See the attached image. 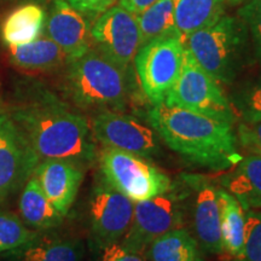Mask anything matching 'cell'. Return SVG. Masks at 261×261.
Here are the masks:
<instances>
[{"mask_svg":"<svg viewBox=\"0 0 261 261\" xmlns=\"http://www.w3.org/2000/svg\"><path fill=\"white\" fill-rule=\"evenodd\" d=\"M8 114L40 160L65 159L85 168L96 161L90 122L50 91L38 85L19 86Z\"/></svg>","mask_w":261,"mask_h":261,"instance_id":"obj_1","label":"cell"},{"mask_svg":"<svg viewBox=\"0 0 261 261\" xmlns=\"http://www.w3.org/2000/svg\"><path fill=\"white\" fill-rule=\"evenodd\" d=\"M148 122L173 151L196 165L225 169L243 158L237 150L233 123L165 103L152 106Z\"/></svg>","mask_w":261,"mask_h":261,"instance_id":"obj_2","label":"cell"},{"mask_svg":"<svg viewBox=\"0 0 261 261\" xmlns=\"http://www.w3.org/2000/svg\"><path fill=\"white\" fill-rule=\"evenodd\" d=\"M64 91L83 109L122 110L129 98L127 69L91 47L67 62Z\"/></svg>","mask_w":261,"mask_h":261,"instance_id":"obj_3","label":"cell"},{"mask_svg":"<svg viewBox=\"0 0 261 261\" xmlns=\"http://www.w3.org/2000/svg\"><path fill=\"white\" fill-rule=\"evenodd\" d=\"M249 33L240 16H220L184 39L185 48L218 84H231L240 73Z\"/></svg>","mask_w":261,"mask_h":261,"instance_id":"obj_4","label":"cell"},{"mask_svg":"<svg viewBox=\"0 0 261 261\" xmlns=\"http://www.w3.org/2000/svg\"><path fill=\"white\" fill-rule=\"evenodd\" d=\"M100 172L112 187L133 202L145 201L172 190V180L148 159L104 148L99 154Z\"/></svg>","mask_w":261,"mask_h":261,"instance_id":"obj_5","label":"cell"},{"mask_svg":"<svg viewBox=\"0 0 261 261\" xmlns=\"http://www.w3.org/2000/svg\"><path fill=\"white\" fill-rule=\"evenodd\" d=\"M184 54V39L180 35L154 39L142 45L136 54L133 63L140 87L152 106L165 102L177 83Z\"/></svg>","mask_w":261,"mask_h":261,"instance_id":"obj_6","label":"cell"},{"mask_svg":"<svg viewBox=\"0 0 261 261\" xmlns=\"http://www.w3.org/2000/svg\"><path fill=\"white\" fill-rule=\"evenodd\" d=\"M163 103L168 107L181 108L230 123L236 120L233 108L225 97L219 84L202 69L187 48L177 83Z\"/></svg>","mask_w":261,"mask_h":261,"instance_id":"obj_7","label":"cell"},{"mask_svg":"<svg viewBox=\"0 0 261 261\" xmlns=\"http://www.w3.org/2000/svg\"><path fill=\"white\" fill-rule=\"evenodd\" d=\"M41 160L8 113H0V204L22 190Z\"/></svg>","mask_w":261,"mask_h":261,"instance_id":"obj_8","label":"cell"},{"mask_svg":"<svg viewBox=\"0 0 261 261\" xmlns=\"http://www.w3.org/2000/svg\"><path fill=\"white\" fill-rule=\"evenodd\" d=\"M92 46L114 63L127 69L142 46L137 16L120 5H113L91 25Z\"/></svg>","mask_w":261,"mask_h":261,"instance_id":"obj_9","label":"cell"},{"mask_svg":"<svg viewBox=\"0 0 261 261\" xmlns=\"http://www.w3.org/2000/svg\"><path fill=\"white\" fill-rule=\"evenodd\" d=\"M135 202L108 182L98 179L89 203L91 232L98 248L120 242L133 219Z\"/></svg>","mask_w":261,"mask_h":261,"instance_id":"obj_10","label":"cell"},{"mask_svg":"<svg viewBox=\"0 0 261 261\" xmlns=\"http://www.w3.org/2000/svg\"><path fill=\"white\" fill-rule=\"evenodd\" d=\"M94 139L112 148L150 159L160 152L158 136L135 117L115 110H100L90 121Z\"/></svg>","mask_w":261,"mask_h":261,"instance_id":"obj_11","label":"cell"},{"mask_svg":"<svg viewBox=\"0 0 261 261\" xmlns=\"http://www.w3.org/2000/svg\"><path fill=\"white\" fill-rule=\"evenodd\" d=\"M181 224L180 204L174 195L166 192L150 200L135 202L132 223L120 243L133 252L144 254L152 241L180 227Z\"/></svg>","mask_w":261,"mask_h":261,"instance_id":"obj_12","label":"cell"},{"mask_svg":"<svg viewBox=\"0 0 261 261\" xmlns=\"http://www.w3.org/2000/svg\"><path fill=\"white\" fill-rule=\"evenodd\" d=\"M44 29L47 38L67 55L68 61L80 57L92 47L87 16L77 11L67 0L52 2Z\"/></svg>","mask_w":261,"mask_h":261,"instance_id":"obj_13","label":"cell"},{"mask_svg":"<svg viewBox=\"0 0 261 261\" xmlns=\"http://www.w3.org/2000/svg\"><path fill=\"white\" fill-rule=\"evenodd\" d=\"M33 175L54 207L63 217L69 213L83 184L85 167L70 160L44 159Z\"/></svg>","mask_w":261,"mask_h":261,"instance_id":"obj_14","label":"cell"},{"mask_svg":"<svg viewBox=\"0 0 261 261\" xmlns=\"http://www.w3.org/2000/svg\"><path fill=\"white\" fill-rule=\"evenodd\" d=\"M84 253V244L77 238L45 231L0 254V261H83Z\"/></svg>","mask_w":261,"mask_h":261,"instance_id":"obj_15","label":"cell"},{"mask_svg":"<svg viewBox=\"0 0 261 261\" xmlns=\"http://www.w3.org/2000/svg\"><path fill=\"white\" fill-rule=\"evenodd\" d=\"M194 228L197 243L204 250L213 254L224 253L218 192L210 184H202L197 189L194 203Z\"/></svg>","mask_w":261,"mask_h":261,"instance_id":"obj_16","label":"cell"},{"mask_svg":"<svg viewBox=\"0 0 261 261\" xmlns=\"http://www.w3.org/2000/svg\"><path fill=\"white\" fill-rule=\"evenodd\" d=\"M18 208L21 220L35 232L55 230L62 224L64 218L44 194L34 175H32L22 188Z\"/></svg>","mask_w":261,"mask_h":261,"instance_id":"obj_17","label":"cell"},{"mask_svg":"<svg viewBox=\"0 0 261 261\" xmlns=\"http://www.w3.org/2000/svg\"><path fill=\"white\" fill-rule=\"evenodd\" d=\"M225 190L237 198L244 211L261 208V156L249 154L223 178Z\"/></svg>","mask_w":261,"mask_h":261,"instance_id":"obj_18","label":"cell"},{"mask_svg":"<svg viewBox=\"0 0 261 261\" xmlns=\"http://www.w3.org/2000/svg\"><path fill=\"white\" fill-rule=\"evenodd\" d=\"M10 62L19 69L48 71L67 64L68 57L56 42L47 37L17 46H8Z\"/></svg>","mask_w":261,"mask_h":261,"instance_id":"obj_19","label":"cell"},{"mask_svg":"<svg viewBox=\"0 0 261 261\" xmlns=\"http://www.w3.org/2000/svg\"><path fill=\"white\" fill-rule=\"evenodd\" d=\"M217 192L224 252L238 260L242 256L246 242V211L228 191L218 189Z\"/></svg>","mask_w":261,"mask_h":261,"instance_id":"obj_20","label":"cell"},{"mask_svg":"<svg viewBox=\"0 0 261 261\" xmlns=\"http://www.w3.org/2000/svg\"><path fill=\"white\" fill-rule=\"evenodd\" d=\"M225 0H174V24L182 39L224 15Z\"/></svg>","mask_w":261,"mask_h":261,"instance_id":"obj_21","label":"cell"},{"mask_svg":"<svg viewBox=\"0 0 261 261\" xmlns=\"http://www.w3.org/2000/svg\"><path fill=\"white\" fill-rule=\"evenodd\" d=\"M46 16L41 6L27 4L11 12L2 25L3 41L8 46H17L34 41L41 35Z\"/></svg>","mask_w":261,"mask_h":261,"instance_id":"obj_22","label":"cell"},{"mask_svg":"<svg viewBox=\"0 0 261 261\" xmlns=\"http://www.w3.org/2000/svg\"><path fill=\"white\" fill-rule=\"evenodd\" d=\"M150 261H203L197 241L185 228L168 231L149 246Z\"/></svg>","mask_w":261,"mask_h":261,"instance_id":"obj_23","label":"cell"},{"mask_svg":"<svg viewBox=\"0 0 261 261\" xmlns=\"http://www.w3.org/2000/svg\"><path fill=\"white\" fill-rule=\"evenodd\" d=\"M142 45L166 35H179L174 24V0H156L137 16Z\"/></svg>","mask_w":261,"mask_h":261,"instance_id":"obj_24","label":"cell"},{"mask_svg":"<svg viewBox=\"0 0 261 261\" xmlns=\"http://www.w3.org/2000/svg\"><path fill=\"white\" fill-rule=\"evenodd\" d=\"M35 233L17 215L0 210V254L21 246L34 237Z\"/></svg>","mask_w":261,"mask_h":261,"instance_id":"obj_25","label":"cell"},{"mask_svg":"<svg viewBox=\"0 0 261 261\" xmlns=\"http://www.w3.org/2000/svg\"><path fill=\"white\" fill-rule=\"evenodd\" d=\"M237 261H261V212L246 211V242Z\"/></svg>","mask_w":261,"mask_h":261,"instance_id":"obj_26","label":"cell"},{"mask_svg":"<svg viewBox=\"0 0 261 261\" xmlns=\"http://www.w3.org/2000/svg\"><path fill=\"white\" fill-rule=\"evenodd\" d=\"M234 106L242 119L261 117V76L255 83L248 85L236 94Z\"/></svg>","mask_w":261,"mask_h":261,"instance_id":"obj_27","label":"cell"},{"mask_svg":"<svg viewBox=\"0 0 261 261\" xmlns=\"http://www.w3.org/2000/svg\"><path fill=\"white\" fill-rule=\"evenodd\" d=\"M238 16L246 23L256 56L261 62V0H249L238 10Z\"/></svg>","mask_w":261,"mask_h":261,"instance_id":"obj_28","label":"cell"},{"mask_svg":"<svg viewBox=\"0 0 261 261\" xmlns=\"http://www.w3.org/2000/svg\"><path fill=\"white\" fill-rule=\"evenodd\" d=\"M236 137L249 154L261 156V117L242 119L238 125Z\"/></svg>","mask_w":261,"mask_h":261,"instance_id":"obj_29","label":"cell"},{"mask_svg":"<svg viewBox=\"0 0 261 261\" xmlns=\"http://www.w3.org/2000/svg\"><path fill=\"white\" fill-rule=\"evenodd\" d=\"M99 250L97 261H150L143 253L133 252L120 242L107 244Z\"/></svg>","mask_w":261,"mask_h":261,"instance_id":"obj_30","label":"cell"},{"mask_svg":"<svg viewBox=\"0 0 261 261\" xmlns=\"http://www.w3.org/2000/svg\"><path fill=\"white\" fill-rule=\"evenodd\" d=\"M69 4L86 16H99L114 5L115 0H67Z\"/></svg>","mask_w":261,"mask_h":261,"instance_id":"obj_31","label":"cell"},{"mask_svg":"<svg viewBox=\"0 0 261 261\" xmlns=\"http://www.w3.org/2000/svg\"><path fill=\"white\" fill-rule=\"evenodd\" d=\"M156 0H119V5L129 11L130 14L138 16L145 11L150 5H152Z\"/></svg>","mask_w":261,"mask_h":261,"instance_id":"obj_32","label":"cell"},{"mask_svg":"<svg viewBox=\"0 0 261 261\" xmlns=\"http://www.w3.org/2000/svg\"><path fill=\"white\" fill-rule=\"evenodd\" d=\"M244 2H246V0H225V3H227V4H230V5H232V6L240 5V4H242V3H244Z\"/></svg>","mask_w":261,"mask_h":261,"instance_id":"obj_33","label":"cell"}]
</instances>
